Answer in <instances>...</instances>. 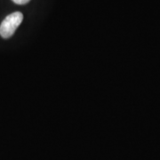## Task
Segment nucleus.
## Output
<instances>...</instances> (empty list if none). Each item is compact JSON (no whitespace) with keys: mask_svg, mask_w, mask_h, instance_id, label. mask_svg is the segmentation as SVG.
<instances>
[{"mask_svg":"<svg viewBox=\"0 0 160 160\" xmlns=\"http://www.w3.org/2000/svg\"><path fill=\"white\" fill-rule=\"evenodd\" d=\"M13 3L17 4V5H26L28 4L30 0H12Z\"/></svg>","mask_w":160,"mask_h":160,"instance_id":"f03ea898","label":"nucleus"},{"mask_svg":"<svg viewBox=\"0 0 160 160\" xmlns=\"http://www.w3.org/2000/svg\"><path fill=\"white\" fill-rule=\"evenodd\" d=\"M23 15L21 12H15L6 16L0 25V36L4 38H11L21 25Z\"/></svg>","mask_w":160,"mask_h":160,"instance_id":"f257e3e1","label":"nucleus"}]
</instances>
